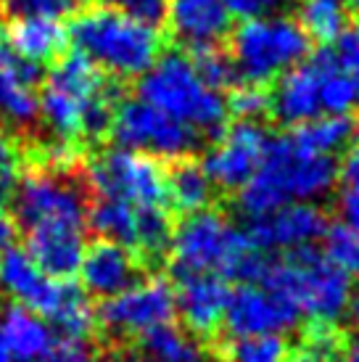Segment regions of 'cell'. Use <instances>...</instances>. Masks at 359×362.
<instances>
[{"mask_svg":"<svg viewBox=\"0 0 359 362\" xmlns=\"http://www.w3.org/2000/svg\"><path fill=\"white\" fill-rule=\"evenodd\" d=\"M117 90L82 53H69L50 69L37 95V119L56 141L100 138L111 127Z\"/></svg>","mask_w":359,"mask_h":362,"instance_id":"6da1fadb","label":"cell"},{"mask_svg":"<svg viewBox=\"0 0 359 362\" xmlns=\"http://www.w3.org/2000/svg\"><path fill=\"white\" fill-rule=\"evenodd\" d=\"M170 267L177 278L222 275L243 283H259L267 257L254 249L246 233L214 209L188 211L172 228Z\"/></svg>","mask_w":359,"mask_h":362,"instance_id":"7a4b0ae2","label":"cell"},{"mask_svg":"<svg viewBox=\"0 0 359 362\" xmlns=\"http://www.w3.org/2000/svg\"><path fill=\"white\" fill-rule=\"evenodd\" d=\"M339 182V164L333 156L304 151L290 135L269 138L257 172L238 188V209L246 217H261L286 204L328 196Z\"/></svg>","mask_w":359,"mask_h":362,"instance_id":"3957f363","label":"cell"},{"mask_svg":"<svg viewBox=\"0 0 359 362\" xmlns=\"http://www.w3.org/2000/svg\"><path fill=\"white\" fill-rule=\"evenodd\" d=\"M66 40L100 71H109L122 80L140 77L161 56V37L156 27L111 6L80 11L66 30Z\"/></svg>","mask_w":359,"mask_h":362,"instance_id":"277c9868","label":"cell"},{"mask_svg":"<svg viewBox=\"0 0 359 362\" xmlns=\"http://www.w3.org/2000/svg\"><path fill=\"white\" fill-rule=\"evenodd\" d=\"M259 283L310 320L336 322L354 302V281L314 246L286 252L278 259L267 257Z\"/></svg>","mask_w":359,"mask_h":362,"instance_id":"5b68a950","label":"cell"},{"mask_svg":"<svg viewBox=\"0 0 359 362\" xmlns=\"http://www.w3.org/2000/svg\"><path fill=\"white\" fill-rule=\"evenodd\" d=\"M138 98L170 114L199 135H217L228 122V103L220 90L201 80L190 56L170 51L140 74Z\"/></svg>","mask_w":359,"mask_h":362,"instance_id":"8992f818","label":"cell"},{"mask_svg":"<svg viewBox=\"0 0 359 362\" xmlns=\"http://www.w3.org/2000/svg\"><path fill=\"white\" fill-rule=\"evenodd\" d=\"M310 37L290 16L275 13L264 19L240 21L233 32V53L238 80L251 85L275 82L283 71L307 59Z\"/></svg>","mask_w":359,"mask_h":362,"instance_id":"52a82bcc","label":"cell"},{"mask_svg":"<svg viewBox=\"0 0 359 362\" xmlns=\"http://www.w3.org/2000/svg\"><path fill=\"white\" fill-rule=\"evenodd\" d=\"M11 211L24 230L42 225L88 228V191L69 172L40 167L19 177Z\"/></svg>","mask_w":359,"mask_h":362,"instance_id":"ba28073f","label":"cell"},{"mask_svg":"<svg viewBox=\"0 0 359 362\" xmlns=\"http://www.w3.org/2000/svg\"><path fill=\"white\" fill-rule=\"evenodd\" d=\"M85 177L100 199H117L135 209L167 204V172L159 159L122 146L100 151L88 164Z\"/></svg>","mask_w":359,"mask_h":362,"instance_id":"9c48e42d","label":"cell"},{"mask_svg":"<svg viewBox=\"0 0 359 362\" xmlns=\"http://www.w3.org/2000/svg\"><path fill=\"white\" fill-rule=\"evenodd\" d=\"M109 130L117 146L153 159L180 161L199 146V132L172 119L170 114L159 111L143 98H130L114 106Z\"/></svg>","mask_w":359,"mask_h":362,"instance_id":"30bf717a","label":"cell"},{"mask_svg":"<svg viewBox=\"0 0 359 362\" xmlns=\"http://www.w3.org/2000/svg\"><path fill=\"white\" fill-rule=\"evenodd\" d=\"M175 291L161 278L135 281L124 291L109 296L98 312L103 328L114 336H143L146 331L172 322Z\"/></svg>","mask_w":359,"mask_h":362,"instance_id":"8fae6325","label":"cell"},{"mask_svg":"<svg viewBox=\"0 0 359 362\" xmlns=\"http://www.w3.org/2000/svg\"><path fill=\"white\" fill-rule=\"evenodd\" d=\"M0 291L50 322L77 288L40 270L24 249L6 246L0 249Z\"/></svg>","mask_w":359,"mask_h":362,"instance_id":"7c38bea8","label":"cell"},{"mask_svg":"<svg viewBox=\"0 0 359 362\" xmlns=\"http://www.w3.org/2000/svg\"><path fill=\"white\" fill-rule=\"evenodd\" d=\"M269 135L259 122L238 119L220 135V141L204 153L201 167L217 188L238 191L243 182L257 172L264 159Z\"/></svg>","mask_w":359,"mask_h":362,"instance_id":"4fadbf2b","label":"cell"},{"mask_svg":"<svg viewBox=\"0 0 359 362\" xmlns=\"http://www.w3.org/2000/svg\"><path fill=\"white\" fill-rule=\"evenodd\" d=\"M299 312L280 293L261 283H243L230 291V302L225 310L222 325L230 336H267V333H288L296 328Z\"/></svg>","mask_w":359,"mask_h":362,"instance_id":"5bb4252c","label":"cell"},{"mask_svg":"<svg viewBox=\"0 0 359 362\" xmlns=\"http://www.w3.org/2000/svg\"><path fill=\"white\" fill-rule=\"evenodd\" d=\"M328 230L325 214L310 202L286 204L261 217H251L246 238L259 252H293L319 241Z\"/></svg>","mask_w":359,"mask_h":362,"instance_id":"9a60e30c","label":"cell"},{"mask_svg":"<svg viewBox=\"0 0 359 362\" xmlns=\"http://www.w3.org/2000/svg\"><path fill=\"white\" fill-rule=\"evenodd\" d=\"M228 302L230 286L222 275H188L175 291V315L182 317L185 331L209 339L222 328Z\"/></svg>","mask_w":359,"mask_h":362,"instance_id":"2e32d148","label":"cell"},{"mask_svg":"<svg viewBox=\"0 0 359 362\" xmlns=\"http://www.w3.org/2000/svg\"><path fill=\"white\" fill-rule=\"evenodd\" d=\"M138 270L140 262L132 249L100 238L98 243L85 246L77 275L82 281V288L90 296L109 299V296L124 291L127 286L138 281Z\"/></svg>","mask_w":359,"mask_h":362,"instance_id":"e0dca14e","label":"cell"},{"mask_svg":"<svg viewBox=\"0 0 359 362\" xmlns=\"http://www.w3.org/2000/svg\"><path fill=\"white\" fill-rule=\"evenodd\" d=\"M164 19L170 21L175 40L193 51L220 45L222 37L230 35L233 24L222 0H167Z\"/></svg>","mask_w":359,"mask_h":362,"instance_id":"ac0fdd59","label":"cell"},{"mask_svg":"<svg viewBox=\"0 0 359 362\" xmlns=\"http://www.w3.org/2000/svg\"><path fill=\"white\" fill-rule=\"evenodd\" d=\"M272 117L286 127H299L322 114L319 109V66L314 56L307 64H296L275 80L269 95Z\"/></svg>","mask_w":359,"mask_h":362,"instance_id":"d6986e66","label":"cell"},{"mask_svg":"<svg viewBox=\"0 0 359 362\" xmlns=\"http://www.w3.org/2000/svg\"><path fill=\"white\" fill-rule=\"evenodd\" d=\"M40 80V66L21 61L0 42V119L27 130L37 122V93L35 82Z\"/></svg>","mask_w":359,"mask_h":362,"instance_id":"ffe728a7","label":"cell"},{"mask_svg":"<svg viewBox=\"0 0 359 362\" xmlns=\"http://www.w3.org/2000/svg\"><path fill=\"white\" fill-rule=\"evenodd\" d=\"M85 230L74 225H42L27 230V249L32 262L53 278L69 281L80 270L85 254Z\"/></svg>","mask_w":359,"mask_h":362,"instance_id":"44dd1931","label":"cell"},{"mask_svg":"<svg viewBox=\"0 0 359 362\" xmlns=\"http://www.w3.org/2000/svg\"><path fill=\"white\" fill-rule=\"evenodd\" d=\"M0 336L8 346L13 362H42L48 357L53 341L59 339L53 325L37 312L21 304H11L0 315Z\"/></svg>","mask_w":359,"mask_h":362,"instance_id":"7402d4cb","label":"cell"},{"mask_svg":"<svg viewBox=\"0 0 359 362\" xmlns=\"http://www.w3.org/2000/svg\"><path fill=\"white\" fill-rule=\"evenodd\" d=\"M6 42L13 56L27 64L42 66L56 59L66 45V27L61 19H42V16H11L6 24Z\"/></svg>","mask_w":359,"mask_h":362,"instance_id":"603a6c76","label":"cell"},{"mask_svg":"<svg viewBox=\"0 0 359 362\" xmlns=\"http://www.w3.org/2000/svg\"><path fill=\"white\" fill-rule=\"evenodd\" d=\"M143 362H204V346L199 339L175 322L156 325L140 336Z\"/></svg>","mask_w":359,"mask_h":362,"instance_id":"cb8c5ba5","label":"cell"},{"mask_svg":"<svg viewBox=\"0 0 359 362\" xmlns=\"http://www.w3.org/2000/svg\"><path fill=\"white\" fill-rule=\"evenodd\" d=\"M314 61L319 66V109H322V114L346 117L359 103L357 80L349 71L341 69L333 51H328V48L314 53Z\"/></svg>","mask_w":359,"mask_h":362,"instance_id":"d4e9b609","label":"cell"},{"mask_svg":"<svg viewBox=\"0 0 359 362\" xmlns=\"http://www.w3.org/2000/svg\"><path fill=\"white\" fill-rule=\"evenodd\" d=\"M211 196H214V182L196 161L180 159L167 172V202L182 214L206 209L211 204Z\"/></svg>","mask_w":359,"mask_h":362,"instance_id":"484cf974","label":"cell"},{"mask_svg":"<svg viewBox=\"0 0 359 362\" xmlns=\"http://www.w3.org/2000/svg\"><path fill=\"white\" fill-rule=\"evenodd\" d=\"M88 228L103 241H114L132 249L138 233V209L117 199H98L88 206Z\"/></svg>","mask_w":359,"mask_h":362,"instance_id":"4316f807","label":"cell"},{"mask_svg":"<svg viewBox=\"0 0 359 362\" xmlns=\"http://www.w3.org/2000/svg\"><path fill=\"white\" fill-rule=\"evenodd\" d=\"M351 135H354V124L346 117H336V114H319L290 132V138L304 151L319 153V156H333L336 151L346 148Z\"/></svg>","mask_w":359,"mask_h":362,"instance_id":"83f0119b","label":"cell"},{"mask_svg":"<svg viewBox=\"0 0 359 362\" xmlns=\"http://www.w3.org/2000/svg\"><path fill=\"white\" fill-rule=\"evenodd\" d=\"M299 24L310 40H317L322 45L336 42L349 24L346 0H301Z\"/></svg>","mask_w":359,"mask_h":362,"instance_id":"f1b7e54d","label":"cell"},{"mask_svg":"<svg viewBox=\"0 0 359 362\" xmlns=\"http://www.w3.org/2000/svg\"><path fill=\"white\" fill-rule=\"evenodd\" d=\"M288 352V341L278 333L233 336L225 344V362H286Z\"/></svg>","mask_w":359,"mask_h":362,"instance_id":"f546056e","label":"cell"},{"mask_svg":"<svg viewBox=\"0 0 359 362\" xmlns=\"http://www.w3.org/2000/svg\"><path fill=\"white\" fill-rule=\"evenodd\" d=\"M172 238V220L164 211V206H146L138 209V233H135V246L140 257L146 259H159L167 254Z\"/></svg>","mask_w":359,"mask_h":362,"instance_id":"4dcf8cb0","label":"cell"},{"mask_svg":"<svg viewBox=\"0 0 359 362\" xmlns=\"http://www.w3.org/2000/svg\"><path fill=\"white\" fill-rule=\"evenodd\" d=\"M193 66L201 74V80L209 85L211 90H225L230 85H235L238 74H235V64L230 59V53H225L220 45H206V48H196L193 56Z\"/></svg>","mask_w":359,"mask_h":362,"instance_id":"1f68e13d","label":"cell"},{"mask_svg":"<svg viewBox=\"0 0 359 362\" xmlns=\"http://www.w3.org/2000/svg\"><path fill=\"white\" fill-rule=\"evenodd\" d=\"M325 257L333 264H339L341 270L349 275L351 281H359V230L349 225H336L325 230Z\"/></svg>","mask_w":359,"mask_h":362,"instance_id":"d6a6232c","label":"cell"},{"mask_svg":"<svg viewBox=\"0 0 359 362\" xmlns=\"http://www.w3.org/2000/svg\"><path fill=\"white\" fill-rule=\"evenodd\" d=\"M339 180L341 188L336 206H339L341 220H343V225L359 230V148L346 156L343 167L339 170Z\"/></svg>","mask_w":359,"mask_h":362,"instance_id":"836d02e7","label":"cell"},{"mask_svg":"<svg viewBox=\"0 0 359 362\" xmlns=\"http://www.w3.org/2000/svg\"><path fill=\"white\" fill-rule=\"evenodd\" d=\"M225 103H228V114H235L238 119L246 122H257L261 114L269 111V95L261 85H251V82L238 85Z\"/></svg>","mask_w":359,"mask_h":362,"instance_id":"e575fe53","label":"cell"},{"mask_svg":"<svg viewBox=\"0 0 359 362\" xmlns=\"http://www.w3.org/2000/svg\"><path fill=\"white\" fill-rule=\"evenodd\" d=\"M8 16H42L64 19L74 11V0H6Z\"/></svg>","mask_w":359,"mask_h":362,"instance_id":"d590c367","label":"cell"},{"mask_svg":"<svg viewBox=\"0 0 359 362\" xmlns=\"http://www.w3.org/2000/svg\"><path fill=\"white\" fill-rule=\"evenodd\" d=\"M230 19L249 21V19H264L275 16L288 6V0H222Z\"/></svg>","mask_w":359,"mask_h":362,"instance_id":"8d00e7d4","label":"cell"},{"mask_svg":"<svg viewBox=\"0 0 359 362\" xmlns=\"http://www.w3.org/2000/svg\"><path fill=\"white\" fill-rule=\"evenodd\" d=\"M42 362H103L85 339H56Z\"/></svg>","mask_w":359,"mask_h":362,"instance_id":"74e56055","label":"cell"},{"mask_svg":"<svg viewBox=\"0 0 359 362\" xmlns=\"http://www.w3.org/2000/svg\"><path fill=\"white\" fill-rule=\"evenodd\" d=\"M103 6H111V8L122 11L127 16H135V19L146 21V24H159L167 13V0H100Z\"/></svg>","mask_w":359,"mask_h":362,"instance_id":"f35d334b","label":"cell"},{"mask_svg":"<svg viewBox=\"0 0 359 362\" xmlns=\"http://www.w3.org/2000/svg\"><path fill=\"white\" fill-rule=\"evenodd\" d=\"M339 66L343 71H349L351 77L357 80L359 85V27L357 30H346L336 40V51H333Z\"/></svg>","mask_w":359,"mask_h":362,"instance_id":"ab89813d","label":"cell"},{"mask_svg":"<svg viewBox=\"0 0 359 362\" xmlns=\"http://www.w3.org/2000/svg\"><path fill=\"white\" fill-rule=\"evenodd\" d=\"M21 175V153L8 132L0 130V188L16 182Z\"/></svg>","mask_w":359,"mask_h":362,"instance_id":"60d3db41","label":"cell"},{"mask_svg":"<svg viewBox=\"0 0 359 362\" xmlns=\"http://www.w3.org/2000/svg\"><path fill=\"white\" fill-rule=\"evenodd\" d=\"M286 362H341V352L304 341L296 352H288V360Z\"/></svg>","mask_w":359,"mask_h":362,"instance_id":"b9f144b4","label":"cell"},{"mask_svg":"<svg viewBox=\"0 0 359 362\" xmlns=\"http://www.w3.org/2000/svg\"><path fill=\"white\" fill-rule=\"evenodd\" d=\"M13 233H16V220H13V211H11V204H8V199H6V193L0 188V249L11 246Z\"/></svg>","mask_w":359,"mask_h":362,"instance_id":"7bdbcfd3","label":"cell"},{"mask_svg":"<svg viewBox=\"0 0 359 362\" xmlns=\"http://www.w3.org/2000/svg\"><path fill=\"white\" fill-rule=\"evenodd\" d=\"M341 362H359V336H354V339L341 349Z\"/></svg>","mask_w":359,"mask_h":362,"instance_id":"ee69618b","label":"cell"},{"mask_svg":"<svg viewBox=\"0 0 359 362\" xmlns=\"http://www.w3.org/2000/svg\"><path fill=\"white\" fill-rule=\"evenodd\" d=\"M0 362H13L8 354V346H6V341H3V336H0Z\"/></svg>","mask_w":359,"mask_h":362,"instance_id":"f6af8a7d","label":"cell"},{"mask_svg":"<svg viewBox=\"0 0 359 362\" xmlns=\"http://www.w3.org/2000/svg\"><path fill=\"white\" fill-rule=\"evenodd\" d=\"M346 315H351V320L359 325V299H354V302H351V307H349V312H346Z\"/></svg>","mask_w":359,"mask_h":362,"instance_id":"bcb514c9","label":"cell"},{"mask_svg":"<svg viewBox=\"0 0 359 362\" xmlns=\"http://www.w3.org/2000/svg\"><path fill=\"white\" fill-rule=\"evenodd\" d=\"M346 6H351V8L359 11V0H346Z\"/></svg>","mask_w":359,"mask_h":362,"instance_id":"7dc6e473","label":"cell"},{"mask_svg":"<svg viewBox=\"0 0 359 362\" xmlns=\"http://www.w3.org/2000/svg\"><path fill=\"white\" fill-rule=\"evenodd\" d=\"M354 135H357V141H359V117H357V124H354Z\"/></svg>","mask_w":359,"mask_h":362,"instance_id":"c3c4849f","label":"cell"}]
</instances>
